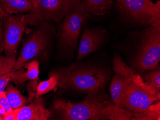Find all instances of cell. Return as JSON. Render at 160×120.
<instances>
[{"instance_id":"cell-4","label":"cell","mask_w":160,"mask_h":120,"mask_svg":"<svg viewBox=\"0 0 160 120\" xmlns=\"http://www.w3.org/2000/svg\"><path fill=\"white\" fill-rule=\"evenodd\" d=\"M118 8L132 22L141 25L160 23V2L151 0H116Z\"/></svg>"},{"instance_id":"cell-18","label":"cell","mask_w":160,"mask_h":120,"mask_svg":"<svg viewBox=\"0 0 160 120\" xmlns=\"http://www.w3.org/2000/svg\"><path fill=\"white\" fill-rule=\"evenodd\" d=\"M148 85L153 89L160 95V68L158 66L155 70L145 71L142 75ZM142 77V78H143Z\"/></svg>"},{"instance_id":"cell-5","label":"cell","mask_w":160,"mask_h":120,"mask_svg":"<svg viewBox=\"0 0 160 120\" xmlns=\"http://www.w3.org/2000/svg\"><path fill=\"white\" fill-rule=\"evenodd\" d=\"M32 8L25 15L28 25L46 24L52 21L59 22L65 16L62 0H31Z\"/></svg>"},{"instance_id":"cell-23","label":"cell","mask_w":160,"mask_h":120,"mask_svg":"<svg viewBox=\"0 0 160 120\" xmlns=\"http://www.w3.org/2000/svg\"><path fill=\"white\" fill-rule=\"evenodd\" d=\"M24 66L27 69L26 75L28 79H30L31 80H39V63L37 60L31 61L28 63L27 62Z\"/></svg>"},{"instance_id":"cell-3","label":"cell","mask_w":160,"mask_h":120,"mask_svg":"<svg viewBox=\"0 0 160 120\" xmlns=\"http://www.w3.org/2000/svg\"><path fill=\"white\" fill-rule=\"evenodd\" d=\"M83 101L72 103L63 99H57L54 103V111L60 120H107L99 110L94 90L88 92Z\"/></svg>"},{"instance_id":"cell-7","label":"cell","mask_w":160,"mask_h":120,"mask_svg":"<svg viewBox=\"0 0 160 120\" xmlns=\"http://www.w3.org/2000/svg\"><path fill=\"white\" fill-rule=\"evenodd\" d=\"M158 101H160V97L128 80L122 108L132 112L133 115L140 114Z\"/></svg>"},{"instance_id":"cell-13","label":"cell","mask_w":160,"mask_h":120,"mask_svg":"<svg viewBox=\"0 0 160 120\" xmlns=\"http://www.w3.org/2000/svg\"><path fill=\"white\" fill-rule=\"evenodd\" d=\"M17 120H47L51 112L45 108L41 96L36 97L30 104L13 110Z\"/></svg>"},{"instance_id":"cell-11","label":"cell","mask_w":160,"mask_h":120,"mask_svg":"<svg viewBox=\"0 0 160 120\" xmlns=\"http://www.w3.org/2000/svg\"><path fill=\"white\" fill-rule=\"evenodd\" d=\"M95 94L99 110L107 120H133L134 115L132 112L107 100L108 96L104 89H96Z\"/></svg>"},{"instance_id":"cell-27","label":"cell","mask_w":160,"mask_h":120,"mask_svg":"<svg viewBox=\"0 0 160 120\" xmlns=\"http://www.w3.org/2000/svg\"><path fill=\"white\" fill-rule=\"evenodd\" d=\"M0 106L4 108L7 112H11L13 111L7 100L5 91L0 93Z\"/></svg>"},{"instance_id":"cell-1","label":"cell","mask_w":160,"mask_h":120,"mask_svg":"<svg viewBox=\"0 0 160 120\" xmlns=\"http://www.w3.org/2000/svg\"><path fill=\"white\" fill-rule=\"evenodd\" d=\"M50 74L57 76V86L61 89L88 92L104 89L110 76L109 70L103 66L77 63L59 68Z\"/></svg>"},{"instance_id":"cell-21","label":"cell","mask_w":160,"mask_h":120,"mask_svg":"<svg viewBox=\"0 0 160 120\" xmlns=\"http://www.w3.org/2000/svg\"><path fill=\"white\" fill-rule=\"evenodd\" d=\"M16 60V55L5 56L0 55V76L12 71Z\"/></svg>"},{"instance_id":"cell-20","label":"cell","mask_w":160,"mask_h":120,"mask_svg":"<svg viewBox=\"0 0 160 120\" xmlns=\"http://www.w3.org/2000/svg\"><path fill=\"white\" fill-rule=\"evenodd\" d=\"M50 78L45 81L40 82L38 84L36 97L41 96L55 88L57 86V77L54 74H49Z\"/></svg>"},{"instance_id":"cell-6","label":"cell","mask_w":160,"mask_h":120,"mask_svg":"<svg viewBox=\"0 0 160 120\" xmlns=\"http://www.w3.org/2000/svg\"><path fill=\"white\" fill-rule=\"evenodd\" d=\"M59 36L61 46L68 52H72L77 45L82 28L86 22L87 12H73L65 15Z\"/></svg>"},{"instance_id":"cell-15","label":"cell","mask_w":160,"mask_h":120,"mask_svg":"<svg viewBox=\"0 0 160 120\" xmlns=\"http://www.w3.org/2000/svg\"><path fill=\"white\" fill-rule=\"evenodd\" d=\"M0 7L5 13L29 12L32 8L31 0H0Z\"/></svg>"},{"instance_id":"cell-9","label":"cell","mask_w":160,"mask_h":120,"mask_svg":"<svg viewBox=\"0 0 160 120\" xmlns=\"http://www.w3.org/2000/svg\"><path fill=\"white\" fill-rule=\"evenodd\" d=\"M4 22V51L7 56L16 55L25 28L28 25L25 15L5 13Z\"/></svg>"},{"instance_id":"cell-14","label":"cell","mask_w":160,"mask_h":120,"mask_svg":"<svg viewBox=\"0 0 160 120\" xmlns=\"http://www.w3.org/2000/svg\"><path fill=\"white\" fill-rule=\"evenodd\" d=\"M127 81V79L115 74L110 82L109 91L111 103L121 108Z\"/></svg>"},{"instance_id":"cell-30","label":"cell","mask_w":160,"mask_h":120,"mask_svg":"<svg viewBox=\"0 0 160 120\" xmlns=\"http://www.w3.org/2000/svg\"><path fill=\"white\" fill-rule=\"evenodd\" d=\"M7 112V111L4 108L0 106V117L2 118V120H3L4 116Z\"/></svg>"},{"instance_id":"cell-26","label":"cell","mask_w":160,"mask_h":120,"mask_svg":"<svg viewBox=\"0 0 160 120\" xmlns=\"http://www.w3.org/2000/svg\"><path fill=\"white\" fill-rule=\"evenodd\" d=\"M5 13L0 7V53L4 50V34L3 23L4 22Z\"/></svg>"},{"instance_id":"cell-22","label":"cell","mask_w":160,"mask_h":120,"mask_svg":"<svg viewBox=\"0 0 160 120\" xmlns=\"http://www.w3.org/2000/svg\"><path fill=\"white\" fill-rule=\"evenodd\" d=\"M64 6L65 15L73 12H86L80 0H62Z\"/></svg>"},{"instance_id":"cell-12","label":"cell","mask_w":160,"mask_h":120,"mask_svg":"<svg viewBox=\"0 0 160 120\" xmlns=\"http://www.w3.org/2000/svg\"><path fill=\"white\" fill-rule=\"evenodd\" d=\"M113 69L115 74L128 81L133 82L149 93L160 97V95L145 82L142 76L132 67L127 65L121 56L118 54H115L113 57Z\"/></svg>"},{"instance_id":"cell-10","label":"cell","mask_w":160,"mask_h":120,"mask_svg":"<svg viewBox=\"0 0 160 120\" xmlns=\"http://www.w3.org/2000/svg\"><path fill=\"white\" fill-rule=\"evenodd\" d=\"M106 33L100 28L89 29L85 28L82 35L77 55V60L93 53L104 45L106 40Z\"/></svg>"},{"instance_id":"cell-17","label":"cell","mask_w":160,"mask_h":120,"mask_svg":"<svg viewBox=\"0 0 160 120\" xmlns=\"http://www.w3.org/2000/svg\"><path fill=\"white\" fill-rule=\"evenodd\" d=\"M5 92L7 100L13 110L23 107L28 102L27 98L11 84H9Z\"/></svg>"},{"instance_id":"cell-29","label":"cell","mask_w":160,"mask_h":120,"mask_svg":"<svg viewBox=\"0 0 160 120\" xmlns=\"http://www.w3.org/2000/svg\"><path fill=\"white\" fill-rule=\"evenodd\" d=\"M3 120H17V115L14 111L11 112H7Z\"/></svg>"},{"instance_id":"cell-2","label":"cell","mask_w":160,"mask_h":120,"mask_svg":"<svg viewBox=\"0 0 160 120\" xmlns=\"http://www.w3.org/2000/svg\"><path fill=\"white\" fill-rule=\"evenodd\" d=\"M160 60V23L150 25L142 32L131 67L142 76L145 71L155 70Z\"/></svg>"},{"instance_id":"cell-19","label":"cell","mask_w":160,"mask_h":120,"mask_svg":"<svg viewBox=\"0 0 160 120\" xmlns=\"http://www.w3.org/2000/svg\"><path fill=\"white\" fill-rule=\"evenodd\" d=\"M160 101L152 104L146 111L134 115L133 120H160Z\"/></svg>"},{"instance_id":"cell-31","label":"cell","mask_w":160,"mask_h":120,"mask_svg":"<svg viewBox=\"0 0 160 120\" xmlns=\"http://www.w3.org/2000/svg\"><path fill=\"white\" fill-rule=\"evenodd\" d=\"M0 120H2V118L0 117Z\"/></svg>"},{"instance_id":"cell-28","label":"cell","mask_w":160,"mask_h":120,"mask_svg":"<svg viewBox=\"0 0 160 120\" xmlns=\"http://www.w3.org/2000/svg\"><path fill=\"white\" fill-rule=\"evenodd\" d=\"M10 72L0 76V93L4 91L5 87L10 81Z\"/></svg>"},{"instance_id":"cell-16","label":"cell","mask_w":160,"mask_h":120,"mask_svg":"<svg viewBox=\"0 0 160 120\" xmlns=\"http://www.w3.org/2000/svg\"><path fill=\"white\" fill-rule=\"evenodd\" d=\"M82 3L87 13L97 16L106 15L113 4L112 0H83Z\"/></svg>"},{"instance_id":"cell-8","label":"cell","mask_w":160,"mask_h":120,"mask_svg":"<svg viewBox=\"0 0 160 120\" xmlns=\"http://www.w3.org/2000/svg\"><path fill=\"white\" fill-rule=\"evenodd\" d=\"M46 26L33 32L25 42L12 71L20 70L28 61L37 56L48 45L49 36Z\"/></svg>"},{"instance_id":"cell-24","label":"cell","mask_w":160,"mask_h":120,"mask_svg":"<svg viewBox=\"0 0 160 120\" xmlns=\"http://www.w3.org/2000/svg\"><path fill=\"white\" fill-rule=\"evenodd\" d=\"M10 81H13L18 84H22L28 80L26 75V71L24 70H19L18 71H11Z\"/></svg>"},{"instance_id":"cell-25","label":"cell","mask_w":160,"mask_h":120,"mask_svg":"<svg viewBox=\"0 0 160 120\" xmlns=\"http://www.w3.org/2000/svg\"><path fill=\"white\" fill-rule=\"evenodd\" d=\"M38 80H32L27 84V91L28 94V103H31L36 97L37 89L38 85Z\"/></svg>"}]
</instances>
